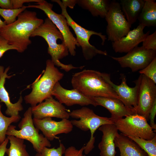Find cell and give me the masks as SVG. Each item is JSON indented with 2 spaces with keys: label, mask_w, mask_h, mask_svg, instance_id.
Wrapping results in <instances>:
<instances>
[{
  "label": "cell",
  "mask_w": 156,
  "mask_h": 156,
  "mask_svg": "<svg viewBox=\"0 0 156 156\" xmlns=\"http://www.w3.org/2000/svg\"><path fill=\"white\" fill-rule=\"evenodd\" d=\"M44 21L38 18L36 12L25 10L14 22L0 29V36L9 44L16 47L18 52L22 53L31 43L30 37L32 33Z\"/></svg>",
  "instance_id": "cell-1"
},
{
  "label": "cell",
  "mask_w": 156,
  "mask_h": 156,
  "mask_svg": "<svg viewBox=\"0 0 156 156\" xmlns=\"http://www.w3.org/2000/svg\"><path fill=\"white\" fill-rule=\"evenodd\" d=\"M71 83L73 89L87 96L119 98L107 82L104 73L85 69L72 76Z\"/></svg>",
  "instance_id": "cell-2"
},
{
  "label": "cell",
  "mask_w": 156,
  "mask_h": 156,
  "mask_svg": "<svg viewBox=\"0 0 156 156\" xmlns=\"http://www.w3.org/2000/svg\"><path fill=\"white\" fill-rule=\"evenodd\" d=\"M40 36L47 42V52L51 57V60L55 66L68 72L75 69H82L84 66L76 67L71 64H65L60 60L68 55L67 47L62 42L63 38L61 32L48 17L32 34L31 37Z\"/></svg>",
  "instance_id": "cell-3"
},
{
  "label": "cell",
  "mask_w": 156,
  "mask_h": 156,
  "mask_svg": "<svg viewBox=\"0 0 156 156\" xmlns=\"http://www.w3.org/2000/svg\"><path fill=\"white\" fill-rule=\"evenodd\" d=\"M43 73L40 78H38L32 84L31 92L24 97L25 103L30 104L31 107L52 96V93L55 85L64 76V74L50 59L46 62V69Z\"/></svg>",
  "instance_id": "cell-4"
},
{
  "label": "cell",
  "mask_w": 156,
  "mask_h": 156,
  "mask_svg": "<svg viewBox=\"0 0 156 156\" xmlns=\"http://www.w3.org/2000/svg\"><path fill=\"white\" fill-rule=\"evenodd\" d=\"M52 1L57 3L62 10L61 14L65 16L68 24L74 30L76 36V40L81 46L83 56L86 60H90L97 54L107 55L106 51H103L97 49L91 45L89 42L90 37L95 35L99 36L102 40L101 44H104L107 38L106 36L100 32L86 29L76 23L70 16L67 11V8L70 7V3L68 0H52Z\"/></svg>",
  "instance_id": "cell-5"
},
{
  "label": "cell",
  "mask_w": 156,
  "mask_h": 156,
  "mask_svg": "<svg viewBox=\"0 0 156 156\" xmlns=\"http://www.w3.org/2000/svg\"><path fill=\"white\" fill-rule=\"evenodd\" d=\"M69 114L70 117L79 119L70 120L73 126L83 131H90V139L84 146V152L86 155L88 154L94 147L95 137L94 135L96 130L103 125L114 123L110 118L98 116L92 110L84 106L73 110Z\"/></svg>",
  "instance_id": "cell-6"
},
{
  "label": "cell",
  "mask_w": 156,
  "mask_h": 156,
  "mask_svg": "<svg viewBox=\"0 0 156 156\" xmlns=\"http://www.w3.org/2000/svg\"><path fill=\"white\" fill-rule=\"evenodd\" d=\"M32 116L31 107H30L25 112L23 117L18 124L20 130H16L15 126L10 125L6 135H13L29 141L37 153H39L44 147H50L51 145L43 134L39 133V130L34 124Z\"/></svg>",
  "instance_id": "cell-7"
},
{
  "label": "cell",
  "mask_w": 156,
  "mask_h": 156,
  "mask_svg": "<svg viewBox=\"0 0 156 156\" xmlns=\"http://www.w3.org/2000/svg\"><path fill=\"white\" fill-rule=\"evenodd\" d=\"M53 7L52 4L44 0L36 5L26 6V8H38L44 12L61 33L64 39L62 42L67 47L70 55L74 56L76 53V46L79 47V45L70 31L65 16L61 14H59L54 12L52 10Z\"/></svg>",
  "instance_id": "cell-8"
},
{
  "label": "cell",
  "mask_w": 156,
  "mask_h": 156,
  "mask_svg": "<svg viewBox=\"0 0 156 156\" xmlns=\"http://www.w3.org/2000/svg\"><path fill=\"white\" fill-rule=\"evenodd\" d=\"M113 122L118 130L127 136L151 140L156 136L146 118L137 114L126 116Z\"/></svg>",
  "instance_id": "cell-9"
},
{
  "label": "cell",
  "mask_w": 156,
  "mask_h": 156,
  "mask_svg": "<svg viewBox=\"0 0 156 156\" xmlns=\"http://www.w3.org/2000/svg\"><path fill=\"white\" fill-rule=\"evenodd\" d=\"M105 18L107 23L106 32L108 41H116L126 36L130 30L131 27L124 14L120 3L116 1L110 3Z\"/></svg>",
  "instance_id": "cell-10"
},
{
  "label": "cell",
  "mask_w": 156,
  "mask_h": 156,
  "mask_svg": "<svg viewBox=\"0 0 156 156\" xmlns=\"http://www.w3.org/2000/svg\"><path fill=\"white\" fill-rule=\"evenodd\" d=\"M156 51L146 49L142 46H137L125 55L120 57L111 56L122 68H129L132 72L142 70L156 57Z\"/></svg>",
  "instance_id": "cell-11"
},
{
  "label": "cell",
  "mask_w": 156,
  "mask_h": 156,
  "mask_svg": "<svg viewBox=\"0 0 156 156\" xmlns=\"http://www.w3.org/2000/svg\"><path fill=\"white\" fill-rule=\"evenodd\" d=\"M142 75L140 74L135 81V86L132 88L127 85L126 77L124 74H121V83L120 85H118L111 81L109 74L104 73L105 80L119 97V100L125 106L135 109L137 105L138 96Z\"/></svg>",
  "instance_id": "cell-12"
},
{
  "label": "cell",
  "mask_w": 156,
  "mask_h": 156,
  "mask_svg": "<svg viewBox=\"0 0 156 156\" xmlns=\"http://www.w3.org/2000/svg\"><path fill=\"white\" fill-rule=\"evenodd\" d=\"M155 100V83L150 79L142 75L138 92L137 105L135 109L136 114L143 116L147 121H148L150 110Z\"/></svg>",
  "instance_id": "cell-13"
},
{
  "label": "cell",
  "mask_w": 156,
  "mask_h": 156,
  "mask_svg": "<svg viewBox=\"0 0 156 156\" xmlns=\"http://www.w3.org/2000/svg\"><path fill=\"white\" fill-rule=\"evenodd\" d=\"M34 124L38 130H40L44 136L49 140L52 141L58 139L56 135L68 134L73 130V125L68 119H64L59 121L53 120L51 118L41 119L33 118Z\"/></svg>",
  "instance_id": "cell-14"
},
{
  "label": "cell",
  "mask_w": 156,
  "mask_h": 156,
  "mask_svg": "<svg viewBox=\"0 0 156 156\" xmlns=\"http://www.w3.org/2000/svg\"><path fill=\"white\" fill-rule=\"evenodd\" d=\"M52 94L60 103L68 106L75 105L81 106L90 105L94 107L98 106L93 97L85 96L75 89L69 90L65 89L61 86L59 82L55 85Z\"/></svg>",
  "instance_id": "cell-15"
},
{
  "label": "cell",
  "mask_w": 156,
  "mask_h": 156,
  "mask_svg": "<svg viewBox=\"0 0 156 156\" xmlns=\"http://www.w3.org/2000/svg\"><path fill=\"white\" fill-rule=\"evenodd\" d=\"M44 102L31 107L33 118L41 119L47 118L55 117L68 119L70 117L65 106L52 96L46 99Z\"/></svg>",
  "instance_id": "cell-16"
},
{
  "label": "cell",
  "mask_w": 156,
  "mask_h": 156,
  "mask_svg": "<svg viewBox=\"0 0 156 156\" xmlns=\"http://www.w3.org/2000/svg\"><path fill=\"white\" fill-rule=\"evenodd\" d=\"M145 26L139 24L136 28L130 30L127 34L118 40L112 42V46L116 53H127L142 42L149 34L150 31L144 32Z\"/></svg>",
  "instance_id": "cell-17"
},
{
  "label": "cell",
  "mask_w": 156,
  "mask_h": 156,
  "mask_svg": "<svg viewBox=\"0 0 156 156\" xmlns=\"http://www.w3.org/2000/svg\"><path fill=\"white\" fill-rule=\"evenodd\" d=\"M98 105L107 109L111 114L114 121L131 115L136 114L135 109L127 107L119 99L103 97H93Z\"/></svg>",
  "instance_id": "cell-18"
},
{
  "label": "cell",
  "mask_w": 156,
  "mask_h": 156,
  "mask_svg": "<svg viewBox=\"0 0 156 156\" xmlns=\"http://www.w3.org/2000/svg\"><path fill=\"white\" fill-rule=\"evenodd\" d=\"M10 69L8 66L4 70L3 66H0V102H3L5 105L7 109L5 114L9 116L19 115V112L23 110L22 105L23 98L21 94L19 99L16 103L11 102L9 94L5 88L4 84L6 78L10 79L13 75H9L7 74Z\"/></svg>",
  "instance_id": "cell-19"
},
{
  "label": "cell",
  "mask_w": 156,
  "mask_h": 156,
  "mask_svg": "<svg viewBox=\"0 0 156 156\" xmlns=\"http://www.w3.org/2000/svg\"><path fill=\"white\" fill-rule=\"evenodd\" d=\"M99 130L103 133L98 148L101 156H115L116 152L114 140L118 134V130L114 124H106L101 126Z\"/></svg>",
  "instance_id": "cell-20"
},
{
  "label": "cell",
  "mask_w": 156,
  "mask_h": 156,
  "mask_svg": "<svg viewBox=\"0 0 156 156\" xmlns=\"http://www.w3.org/2000/svg\"><path fill=\"white\" fill-rule=\"evenodd\" d=\"M114 142L119 149L120 156H148L135 142L122 133L118 134Z\"/></svg>",
  "instance_id": "cell-21"
},
{
  "label": "cell",
  "mask_w": 156,
  "mask_h": 156,
  "mask_svg": "<svg viewBox=\"0 0 156 156\" xmlns=\"http://www.w3.org/2000/svg\"><path fill=\"white\" fill-rule=\"evenodd\" d=\"M119 3L128 22L131 27L137 20L143 6L144 0H121Z\"/></svg>",
  "instance_id": "cell-22"
},
{
  "label": "cell",
  "mask_w": 156,
  "mask_h": 156,
  "mask_svg": "<svg viewBox=\"0 0 156 156\" xmlns=\"http://www.w3.org/2000/svg\"><path fill=\"white\" fill-rule=\"evenodd\" d=\"M77 4L82 8L88 10L93 16L105 18L110 3L107 0H78Z\"/></svg>",
  "instance_id": "cell-23"
},
{
  "label": "cell",
  "mask_w": 156,
  "mask_h": 156,
  "mask_svg": "<svg viewBox=\"0 0 156 156\" xmlns=\"http://www.w3.org/2000/svg\"><path fill=\"white\" fill-rule=\"evenodd\" d=\"M145 2L138 19L139 24L147 27L156 25V2L153 0Z\"/></svg>",
  "instance_id": "cell-24"
},
{
  "label": "cell",
  "mask_w": 156,
  "mask_h": 156,
  "mask_svg": "<svg viewBox=\"0 0 156 156\" xmlns=\"http://www.w3.org/2000/svg\"><path fill=\"white\" fill-rule=\"evenodd\" d=\"M7 137L10 144L9 148L6 150L8 156H29L23 139L13 135H8Z\"/></svg>",
  "instance_id": "cell-25"
},
{
  "label": "cell",
  "mask_w": 156,
  "mask_h": 156,
  "mask_svg": "<svg viewBox=\"0 0 156 156\" xmlns=\"http://www.w3.org/2000/svg\"><path fill=\"white\" fill-rule=\"evenodd\" d=\"M127 137L137 144L148 156H156V136L151 140L137 137Z\"/></svg>",
  "instance_id": "cell-26"
},
{
  "label": "cell",
  "mask_w": 156,
  "mask_h": 156,
  "mask_svg": "<svg viewBox=\"0 0 156 156\" xmlns=\"http://www.w3.org/2000/svg\"><path fill=\"white\" fill-rule=\"evenodd\" d=\"M0 104V141L2 143L6 138V133L9 127L12 123L18 122L21 118L19 115L8 117L2 113Z\"/></svg>",
  "instance_id": "cell-27"
},
{
  "label": "cell",
  "mask_w": 156,
  "mask_h": 156,
  "mask_svg": "<svg viewBox=\"0 0 156 156\" xmlns=\"http://www.w3.org/2000/svg\"><path fill=\"white\" fill-rule=\"evenodd\" d=\"M26 9V6L25 5L18 9H4L0 8V15L4 18L6 25H9L14 22L18 15Z\"/></svg>",
  "instance_id": "cell-28"
},
{
  "label": "cell",
  "mask_w": 156,
  "mask_h": 156,
  "mask_svg": "<svg viewBox=\"0 0 156 156\" xmlns=\"http://www.w3.org/2000/svg\"><path fill=\"white\" fill-rule=\"evenodd\" d=\"M49 148L44 147L40 152L37 153L35 156H63L66 149L64 145L61 143L57 148Z\"/></svg>",
  "instance_id": "cell-29"
},
{
  "label": "cell",
  "mask_w": 156,
  "mask_h": 156,
  "mask_svg": "<svg viewBox=\"0 0 156 156\" xmlns=\"http://www.w3.org/2000/svg\"><path fill=\"white\" fill-rule=\"evenodd\" d=\"M139 73L156 83V57L147 66L140 70Z\"/></svg>",
  "instance_id": "cell-30"
},
{
  "label": "cell",
  "mask_w": 156,
  "mask_h": 156,
  "mask_svg": "<svg viewBox=\"0 0 156 156\" xmlns=\"http://www.w3.org/2000/svg\"><path fill=\"white\" fill-rule=\"evenodd\" d=\"M142 42V46L145 48L156 51V31L148 35Z\"/></svg>",
  "instance_id": "cell-31"
},
{
  "label": "cell",
  "mask_w": 156,
  "mask_h": 156,
  "mask_svg": "<svg viewBox=\"0 0 156 156\" xmlns=\"http://www.w3.org/2000/svg\"><path fill=\"white\" fill-rule=\"evenodd\" d=\"M11 50L18 51V49L16 47L9 44L6 39L0 36V58L6 51Z\"/></svg>",
  "instance_id": "cell-32"
},
{
  "label": "cell",
  "mask_w": 156,
  "mask_h": 156,
  "mask_svg": "<svg viewBox=\"0 0 156 156\" xmlns=\"http://www.w3.org/2000/svg\"><path fill=\"white\" fill-rule=\"evenodd\" d=\"M84 146H83L79 149H76L74 146H70L66 149L64 156H86L83 154Z\"/></svg>",
  "instance_id": "cell-33"
},
{
  "label": "cell",
  "mask_w": 156,
  "mask_h": 156,
  "mask_svg": "<svg viewBox=\"0 0 156 156\" xmlns=\"http://www.w3.org/2000/svg\"><path fill=\"white\" fill-rule=\"evenodd\" d=\"M156 114V100L154 102L151 107L149 114V120H150V125L153 129H156V124L155 122V118Z\"/></svg>",
  "instance_id": "cell-34"
},
{
  "label": "cell",
  "mask_w": 156,
  "mask_h": 156,
  "mask_svg": "<svg viewBox=\"0 0 156 156\" xmlns=\"http://www.w3.org/2000/svg\"><path fill=\"white\" fill-rule=\"evenodd\" d=\"M42 0H11L13 9H18L22 8L25 3L34 2L36 3H40Z\"/></svg>",
  "instance_id": "cell-35"
},
{
  "label": "cell",
  "mask_w": 156,
  "mask_h": 156,
  "mask_svg": "<svg viewBox=\"0 0 156 156\" xmlns=\"http://www.w3.org/2000/svg\"><path fill=\"white\" fill-rule=\"evenodd\" d=\"M0 7L4 9H13L11 0H0Z\"/></svg>",
  "instance_id": "cell-36"
},
{
  "label": "cell",
  "mask_w": 156,
  "mask_h": 156,
  "mask_svg": "<svg viewBox=\"0 0 156 156\" xmlns=\"http://www.w3.org/2000/svg\"><path fill=\"white\" fill-rule=\"evenodd\" d=\"M9 141V139L7 137L0 145V156H4L5 153L7 146Z\"/></svg>",
  "instance_id": "cell-37"
},
{
  "label": "cell",
  "mask_w": 156,
  "mask_h": 156,
  "mask_svg": "<svg viewBox=\"0 0 156 156\" xmlns=\"http://www.w3.org/2000/svg\"><path fill=\"white\" fill-rule=\"evenodd\" d=\"M6 25L5 22L2 21L0 18V29Z\"/></svg>",
  "instance_id": "cell-38"
},
{
  "label": "cell",
  "mask_w": 156,
  "mask_h": 156,
  "mask_svg": "<svg viewBox=\"0 0 156 156\" xmlns=\"http://www.w3.org/2000/svg\"><path fill=\"white\" fill-rule=\"evenodd\" d=\"M2 143H1V141H0V145H1V144Z\"/></svg>",
  "instance_id": "cell-39"
}]
</instances>
